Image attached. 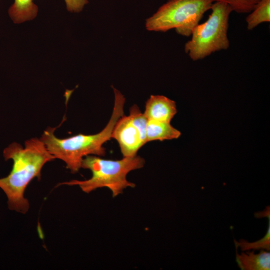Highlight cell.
Returning a JSON list of instances; mask_svg holds the SVG:
<instances>
[{
	"instance_id": "6da1fadb",
	"label": "cell",
	"mask_w": 270,
	"mask_h": 270,
	"mask_svg": "<svg viewBox=\"0 0 270 270\" xmlns=\"http://www.w3.org/2000/svg\"><path fill=\"white\" fill-rule=\"evenodd\" d=\"M3 156L6 160H12L13 165L10 174L0 178V188L7 196L9 208L26 214L30 208L24 196L27 186L34 178L40 180L44 166L56 158L37 138L26 141L24 147L16 142L10 144L4 150Z\"/></svg>"
},
{
	"instance_id": "7a4b0ae2",
	"label": "cell",
	"mask_w": 270,
	"mask_h": 270,
	"mask_svg": "<svg viewBox=\"0 0 270 270\" xmlns=\"http://www.w3.org/2000/svg\"><path fill=\"white\" fill-rule=\"evenodd\" d=\"M114 102L111 117L104 128L94 134H78L65 138L54 135L56 128H48L42 135L40 140L49 152L64 161L72 173L78 172L83 158L90 155L104 156L106 149L103 144L112 138L113 128L118 120L124 114L126 99L124 95L112 87Z\"/></svg>"
},
{
	"instance_id": "3957f363",
	"label": "cell",
	"mask_w": 270,
	"mask_h": 270,
	"mask_svg": "<svg viewBox=\"0 0 270 270\" xmlns=\"http://www.w3.org/2000/svg\"><path fill=\"white\" fill-rule=\"evenodd\" d=\"M144 160L138 156L124 157L120 160H106L94 155L85 156L81 168L90 170L92 177L84 180H72L60 184L78 186L82 190L89 193L98 188L106 187L115 197L128 187L134 188L136 184L128 182L126 176L130 172L144 166Z\"/></svg>"
},
{
	"instance_id": "277c9868",
	"label": "cell",
	"mask_w": 270,
	"mask_h": 270,
	"mask_svg": "<svg viewBox=\"0 0 270 270\" xmlns=\"http://www.w3.org/2000/svg\"><path fill=\"white\" fill-rule=\"evenodd\" d=\"M207 20L193 29L191 38L184 50L193 61L202 60L212 54L230 47L228 36L229 18L232 10L227 4L214 2Z\"/></svg>"
},
{
	"instance_id": "5b68a950",
	"label": "cell",
	"mask_w": 270,
	"mask_h": 270,
	"mask_svg": "<svg viewBox=\"0 0 270 270\" xmlns=\"http://www.w3.org/2000/svg\"><path fill=\"white\" fill-rule=\"evenodd\" d=\"M214 2L213 0H170L146 20V28L162 32L175 29L178 34L190 36Z\"/></svg>"
},
{
	"instance_id": "8992f818",
	"label": "cell",
	"mask_w": 270,
	"mask_h": 270,
	"mask_svg": "<svg viewBox=\"0 0 270 270\" xmlns=\"http://www.w3.org/2000/svg\"><path fill=\"white\" fill-rule=\"evenodd\" d=\"M148 119L136 104L130 107L128 116H122L116 122L112 138L118 142L124 157H134L146 143Z\"/></svg>"
},
{
	"instance_id": "52a82bcc",
	"label": "cell",
	"mask_w": 270,
	"mask_h": 270,
	"mask_svg": "<svg viewBox=\"0 0 270 270\" xmlns=\"http://www.w3.org/2000/svg\"><path fill=\"white\" fill-rule=\"evenodd\" d=\"M177 112L176 102L161 95H151L144 114L148 120L170 122Z\"/></svg>"
},
{
	"instance_id": "ba28073f",
	"label": "cell",
	"mask_w": 270,
	"mask_h": 270,
	"mask_svg": "<svg viewBox=\"0 0 270 270\" xmlns=\"http://www.w3.org/2000/svg\"><path fill=\"white\" fill-rule=\"evenodd\" d=\"M236 260L242 270H270V252L269 251L260 250L258 253L252 252H236Z\"/></svg>"
},
{
	"instance_id": "9c48e42d",
	"label": "cell",
	"mask_w": 270,
	"mask_h": 270,
	"mask_svg": "<svg viewBox=\"0 0 270 270\" xmlns=\"http://www.w3.org/2000/svg\"><path fill=\"white\" fill-rule=\"evenodd\" d=\"M181 132L168 122L148 120L146 136L147 142L178 138Z\"/></svg>"
},
{
	"instance_id": "30bf717a",
	"label": "cell",
	"mask_w": 270,
	"mask_h": 270,
	"mask_svg": "<svg viewBox=\"0 0 270 270\" xmlns=\"http://www.w3.org/2000/svg\"><path fill=\"white\" fill-rule=\"evenodd\" d=\"M38 12V8L32 0H14L8 10L10 18L16 24L34 18Z\"/></svg>"
},
{
	"instance_id": "8fae6325",
	"label": "cell",
	"mask_w": 270,
	"mask_h": 270,
	"mask_svg": "<svg viewBox=\"0 0 270 270\" xmlns=\"http://www.w3.org/2000/svg\"><path fill=\"white\" fill-rule=\"evenodd\" d=\"M248 14L246 22L250 30L262 23L270 22V0H260Z\"/></svg>"
},
{
	"instance_id": "7c38bea8",
	"label": "cell",
	"mask_w": 270,
	"mask_h": 270,
	"mask_svg": "<svg viewBox=\"0 0 270 270\" xmlns=\"http://www.w3.org/2000/svg\"><path fill=\"white\" fill-rule=\"evenodd\" d=\"M268 220L267 232L265 236L261 239L254 242H249L244 240L238 241L234 240L236 248H240L242 252L250 250H263L270 251V216L266 217Z\"/></svg>"
},
{
	"instance_id": "4fadbf2b",
	"label": "cell",
	"mask_w": 270,
	"mask_h": 270,
	"mask_svg": "<svg viewBox=\"0 0 270 270\" xmlns=\"http://www.w3.org/2000/svg\"><path fill=\"white\" fill-rule=\"evenodd\" d=\"M260 0H213L228 4L232 12L238 14H248Z\"/></svg>"
},
{
	"instance_id": "5bb4252c",
	"label": "cell",
	"mask_w": 270,
	"mask_h": 270,
	"mask_svg": "<svg viewBox=\"0 0 270 270\" xmlns=\"http://www.w3.org/2000/svg\"><path fill=\"white\" fill-rule=\"evenodd\" d=\"M67 10L71 12H80L88 0H64Z\"/></svg>"
},
{
	"instance_id": "9a60e30c",
	"label": "cell",
	"mask_w": 270,
	"mask_h": 270,
	"mask_svg": "<svg viewBox=\"0 0 270 270\" xmlns=\"http://www.w3.org/2000/svg\"><path fill=\"white\" fill-rule=\"evenodd\" d=\"M268 216H270V206H266L263 211L254 214V216L258 218H266Z\"/></svg>"
}]
</instances>
